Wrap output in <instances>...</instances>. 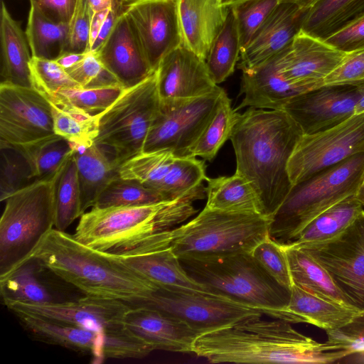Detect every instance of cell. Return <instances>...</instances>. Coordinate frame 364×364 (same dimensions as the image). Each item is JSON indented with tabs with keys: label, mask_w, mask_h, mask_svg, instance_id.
I'll return each instance as SVG.
<instances>
[{
	"label": "cell",
	"mask_w": 364,
	"mask_h": 364,
	"mask_svg": "<svg viewBox=\"0 0 364 364\" xmlns=\"http://www.w3.org/2000/svg\"><path fill=\"white\" fill-rule=\"evenodd\" d=\"M239 114L232 108L224 91L213 117L192 148L191 156H200L204 161H211L225 142L230 139Z\"/></svg>",
	"instance_id": "cell-40"
},
{
	"label": "cell",
	"mask_w": 364,
	"mask_h": 364,
	"mask_svg": "<svg viewBox=\"0 0 364 364\" xmlns=\"http://www.w3.org/2000/svg\"><path fill=\"white\" fill-rule=\"evenodd\" d=\"M159 309L186 322L200 335L225 328L259 309L221 295L188 289L155 285L149 297L134 306Z\"/></svg>",
	"instance_id": "cell-13"
},
{
	"label": "cell",
	"mask_w": 364,
	"mask_h": 364,
	"mask_svg": "<svg viewBox=\"0 0 364 364\" xmlns=\"http://www.w3.org/2000/svg\"><path fill=\"white\" fill-rule=\"evenodd\" d=\"M278 4L277 0H247L230 7L237 18L241 50Z\"/></svg>",
	"instance_id": "cell-46"
},
{
	"label": "cell",
	"mask_w": 364,
	"mask_h": 364,
	"mask_svg": "<svg viewBox=\"0 0 364 364\" xmlns=\"http://www.w3.org/2000/svg\"><path fill=\"white\" fill-rule=\"evenodd\" d=\"M109 9L100 11L98 12L91 13L90 28V51L92 45L93 44L99 34L102 25L105 19L106 18L107 14L109 13Z\"/></svg>",
	"instance_id": "cell-54"
},
{
	"label": "cell",
	"mask_w": 364,
	"mask_h": 364,
	"mask_svg": "<svg viewBox=\"0 0 364 364\" xmlns=\"http://www.w3.org/2000/svg\"><path fill=\"white\" fill-rule=\"evenodd\" d=\"M263 268L282 287L291 290L293 285L289 262L282 244L267 237L251 252Z\"/></svg>",
	"instance_id": "cell-47"
},
{
	"label": "cell",
	"mask_w": 364,
	"mask_h": 364,
	"mask_svg": "<svg viewBox=\"0 0 364 364\" xmlns=\"http://www.w3.org/2000/svg\"><path fill=\"white\" fill-rule=\"evenodd\" d=\"M1 82L33 87L30 62L32 55L26 31L13 18L6 4L0 11Z\"/></svg>",
	"instance_id": "cell-28"
},
{
	"label": "cell",
	"mask_w": 364,
	"mask_h": 364,
	"mask_svg": "<svg viewBox=\"0 0 364 364\" xmlns=\"http://www.w3.org/2000/svg\"><path fill=\"white\" fill-rule=\"evenodd\" d=\"M247 316L234 324L200 335L192 353L211 363H338L349 355L336 343H321L279 318Z\"/></svg>",
	"instance_id": "cell-2"
},
{
	"label": "cell",
	"mask_w": 364,
	"mask_h": 364,
	"mask_svg": "<svg viewBox=\"0 0 364 364\" xmlns=\"http://www.w3.org/2000/svg\"><path fill=\"white\" fill-rule=\"evenodd\" d=\"M240 50L237 21L233 10L230 8L224 25L215 38L205 59L208 73L215 84L224 82L234 73Z\"/></svg>",
	"instance_id": "cell-36"
},
{
	"label": "cell",
	"mask_w": 364,
	"mask_h": 364,
	"mask_svg": "<svg viewBox=\"0 0 364 364\" xmlns=\"http://www.w3.org/2000/svg\"><path fill=\"white\" fill-rule=\"evenodd\" d=\"M355 319L364 322V311L359 312L355 317Z\"/></svg>",
	"instance_id": "cell-62"
},
{
	"label": "cell",
	"mask_w": 364,
	"mask_h": 364,
	"mask_svg": "<svg viewBox=\"0 0 364 364\" xmlns=\"http://www.w3.org/2000/svg\"><path fill=\"white\" fill-rule=\"evenodd\" d=\"M170 230L156 233L132 250L117 255L105 254L156 286L212 293L185 271L171 249Z\"/></svg>",
	"instance_id": "cell-20"
},
{
	"label": "cell",
	"mask_w": 364,
	"mask_h": 364,
	"mask_svg": "<svg viewBox=\"0 0 364 364\" xmlns=\"http://www.w3.org/2000/svg\"><path fill=\"white\" fill-rule=\"evenodd\" d=\"M77 167L81 195L82 210L84 213L95 203L105 187L119 176V166L114 158L96 144L87 147H73Z\"/></svg>",
	"instance_id": "cell-29"
},
{
	"label": "cell",
	"mask_w": 364,
	"mask_h": 364,
	"mask_svg": "<svg viewBox=\"0 0 364 364\" xmlns=\"http://www.w3.org/2000/svg\"><path fill=\"white\" fill-rule=\"evenodd\" d=\"M55 228L65 231L83 214L77 167L73 154L55 175Z\"/></svg>",
	"instance_id": "cell-38"
},
{
	"label": "cell",
	"mask_w": 364,
	"mask_h": 364,
	"mask_svg": "<svg viewBox=\"0 0 364 364\" xmlns=\"http://www.w3.org/2000/svg\"><path fill=\"white\" fill-rule=\"evenodd\" d=\"M87 53L65 52L55 60L65 70H67L81 61Z\"/></svg>",
	"instance_id": "cell-55"
},
{
	"label": "cell",
	"mask_w": 364,
	"mask_h": 364,
	"mask_svg": "<svg viewBox=\"0 0 364 364\" xmlns=\"http://www.w3.org/2000/svg\"><path fill=\"white\" fill-rule=\"evenodd\" d=\"M183 45L205 60L230 8L223 0H176Z\"/></svg>",
	"instance_id": "cell-26"
},
{
	"label": "cell",
	"mask_w": 364,
	"mask_h": 364,
	"mask_svg": "<svg viewBox=\"0 0 364 364\" xmlns=\"http://www.w3.org/2000/svg\"><path fill=\"white\" fill-rule=\"evenodd\" d=\"M155 72L160 100L197 97L218 87L205 60L183 45L166 54Z\"/></svg>",
	"instance_id": "cell-22"
},
{
	"label": "cell",
	"mask_w": 364,
	"mask_h": 364,
	"mask_svg": "<svg viewBox=\"0 0 364 364\" xmlns=\"http://www.w3.org/2000/svg\"><path fill=\"white\" fill-rule=\"evenodd\" d=\"M346 54L301 29L282 53V74L291 85L304 92L323 86L324 79Z\"/></svg>",
	"instance_id": "cell-21"
},
{
	"label": "cell",
	"mask_w": 364,
	"mask_h": 364,
	"mask_svg": "<svg viewBox=\"0 0 364 364\" xmlns=\"http://www.w3.org/2000/svg\"><path fill=\"white\" fill-rule=\"evenodd\" d=\"M224 91L218 86L197 97L160 100L142 151L167 150L178 157H192L191 149L213 117Z\"/></svg>",
	"instance_id": "cell-10"
},
{
	"label": "cell",
	"mask_w": 364,
	"mask_h": 364,
	"mask_svg": "<svg viewBox=\"0 0 364 364\" xmlns=\"http://www.w3.org/2000/svg\"><path fill=\"white\" fill-rule=\"evenodd\" d=\"M247 0H223V4L227 7H232Z\"/></svg>",
	"instance_id": "cell-61"
},
{
	"label": "cell",
	"mask_w": 364,
	"mask_h": 364,
	"mask_svg": "<svg viewBox=\"0 0 364 364\" xmlns=\"http://www.w3.org/2000/svg\"><path fill=\"white\" fill-rule=\"evenodd\" d=\"M6 306L16 315L34 316L106 333L126 329V316L132 307L120 300L87 295L75 301L12 303Z\"/></svg>",
	"instance_id": "cell-18"
},
{
	"label": "cell",
	"mask_w": 364,
	"mask_h": 364,
	"mask_svg": "<svg viewBox=\"0 0 364 364\" xmlns=\"http://www.w3.org/2000/svg\"><path fill=\"white\" fill-rule=\"evenodd\" d=\"M68 75L83 88H97L122 85L101 63L97 55L88 52L74 66L65 70Z\"/></svg>",
	"instance_id": "cell-48"
},
{
	"label": "cell",
	"mask_w": 364,
	"mask_h": 364,
	"mask_svg": "<svg viewBox=\"0 0 364 364\" xmlns=\"http://www.w3.org/2000/svg\"><path fill=\"white\" fill-rule=\"evenodd\" d=\"M298 247L327 270L354 309L364 311V210L334 239Z\"/></svg>",
	"instance_id": "cell-15"
},
{
	"label": "cell",
	"mask_w": 364,
	"mask_h": 364,
	"mask_svg": "<svg viewBox=\"0 0 364 364\" xmlns=\"http://www.w3.org/2000/svg\"><path fill=\"white\" fill-rule=\"evenodd\" d=\"M171 200L140 182L116 176L98 196L93 207L136 206Z\"/></svg>",
	"instance_id": "cell-42"
},
{
	"label": "cell",
	"mask_w": 364,
	"mask_h": 364,
	"mask_svg": "<svg viewBox=\"0 0 364 364\" xmlns=\"http://www.w3.org/2000/svg\"><path fill=\"white\" fill-rule=\"evenodd\" d=\"M336 48L349 53L364 48V14L324 39Z\"/></svg>",
	"instance_id": "cell-51"
},
{
	"label": "cell",
	"mask_w": 364,
	"mask_h": 364,
	"mask_svg": "<svg viewBox=\"0 0 364 364\" xmlns=\"http://www.w3.org/2000/svg\"><path fill=\"white\" fill-rule=\"evenodd\" d=\"M16 316L36 339L77 352L87 353L97 360L143 358L154 350L151 346L127 328L106 333L34 316Z\"/></svg>",
	"instance_id": "cell-11"
},
{
	"label": "cell",
	"mask_w": 364,
	"mask_h": 364,
	"mask_svg": "<svg viewBox=\"0 0 364 364\" xmlns=\"http://www.w3.org/2000/svg\"><path fill=\"white\" fill-rule=\"evenodd\" d=\"M95 54L124 88L136 85L154 73L134 29L123 13Z\"/></svg>",
	"instance_id": "cell-23"
},
{
	"label": "cell",
	"mask_w": 364,
	"mask_h": 364,
	"mask_svg": "<svg viewBox=\"0 0 364 364\" xmlns=\"http://www.w3.org/2000/svg\"><path fill=\"white\" fill-rule=\"evenodd\" d=\"M355 198L360 202V203L364 206V175L361 183L355 194Z\"/></svg>",
	"instance_id": "cell-60"
},
{
	"label": "cell",
	"mask_w": 364,
	"mask_h": 364,
	"mask_svg": "<svg viewBox=\"0 0 364 364\" xmlns=\"http://www.w3.org/2000/svg\"><path fill=\"white\" fill-rule=\"evenodd\" d=\"M204 161L178 157L167 150L141 151L122 164L118 172L123 178L135 180L164 195L169 200L194 196L205 198Z\"/></svg>",
	"instance_id": "cell-12"
},
{
	"label": "cell",
	"mask_w": 364,
	"mask_h": 364,
	"mask_svg": "<svg viewBox=\"0 0 364 364\" xmlns=\"http://www.w3.org/2000/svg\"><path fill=\"white\" fill-rule=\"evenodd\" d=\"M364 85V48L346 53L341 63L323 80V85Z\"/></svg>",
	"instance_id": "cell-50"
},
{
	"label": "cell",
	"mask_w": 364,
	"mask_h": 364,
	"mask_svg": "<svg viewBox=\"0 0 364 364\" xmlns=\"http://www.w3.org/2000/svg\"><path fill=\"white\" fill-rule=\"evenodd\" d=\"M122 10L154 71L166 54L183 45L176 0H123Z\"/></svg>",
	"instance_id": "cell-17"
},
{
	"label": "cell",
	"mask_w": 364,
	"mask_h": 364,
	"mask_svg": "<svg viewBox=\"0 0 364 364\" xmlns=\"http://www.w3.org/2000/svg\"><path fill=\"white\" fill-rule=\"evenodd\" d=\"M282 245L287 254L293 284L330 300L352 307L327 270L309 253L303 248L288 243Z\"/></svg>",
	"instance_id": "cell-32"
},
{
	"label": "cell",
	"mask_w": 364,
	"mask_h": 364,
	"mask_svg": "<svg viewBox=\"0 0 364 364\" xmlns=\"http://www.w3.org/2000/svg\"><path fill=\"white\" fill-rule=\"evenodd\" d=\"M115 0H87L92 13L111 8Z\"/></svg>",
	"instance_id": "cell-56"
},
{
	"label": "cell",
	"mask_w": 364,
	"mask_h": 364,
	"mask_svg": "<svg viewBox=\"0 0 364 364\" xmlns=\"http://www.w3.org/2000/svg\"><path fill=\"white\" fill-rule=\"evenodd\" d=\"M160 106L156 72L125 88L105 111L98 114L95 144L109 153L120 166L141 153Z\"/></svg>",
	"instance_id": "cell-9"
},
{
	"label": "cell",
	"mask_w": 364,
	"mask_h": 364,
	"mask_svg": "<svg viewBox=\"0 0 364 364\" xmlns=\"http://www.w3.org/2000/svg\"><path fill=\"white\" fill-rule=\"evenodd\" d=\"M29 258L87 296L114 299L131 306L146 300L155 284L137 276L105 253L53 228Z\"/></svg>",
	"instance_id": "cell-3"
},
{
	"label": "cell",
	"mask_w": 364,
	"mask_h": 364,
	"mask_svg": "<svg viewBox=\"0 0 364 364\" xmlns=\"http://www.w3.org/2000/svg\"><path fill=\"white\" fill-rule=\"evenodd\" d=\"M55 176L37 180L6 200L0 220V276L27 260L55 228Z\"/></svg>",
	"instance_id": "cell-7"
},
{
	"label": "cell",
	"mask_w": 364,
	"mask_h": 364,
	"mask_svg": "<svg viewBox=\"0 0 364 364\" xmlns=\"http://www.w3.org/2000/svg\"><path fill=\"white\" fill-rule=\"evenodd\" d=\"M361 87L362 92L355 105L354 114L364 112V85H362Z\"/></svg>",
	"instance_id": "cell-59"
},
{
	"label": "cell",
	"mask_w": 364,
	"mask_h": 364,
	"mask_svg": "<svg viewBox=\"0 0 364 364\" xmlns=\"http://www.w3.org/2000/svg\"><path fill=\"white\" fill-rule=\"evenodd\" d=\"M279 3H288L297 6L306 12L319 0H277Z\"/></svg>",
	"instance_id": "cell-57"
},
{
	"label": "cell",
	"mask_w": 364,
	"mask_h": 364,
	"mask_svg": "<svg viewBox=\"0 0 364 364\" xmlns=\"http://www.w3.org/2000/svg\"><path fill=\"white\" fill-rule=\"evenodd\" d=\"M363 210L355 195L348 196L312 219L288 243L299 247L333 240L343 232Z\"/></svg>",
	"instance_id": "cell-31"
},
{
	"label": "cell",
	"mask_w": 364,
	"mask_h": 364,
	"mask_svg": "<svg viewBox=\"0 0 364 364\" xmlns=\"http://www.w3.org/2000/svg\"><path fill=\"white\" fill-rule=\"evenodd\" d=\"M288 310L325 331L343 326L359 313L353 308L319 296L293 284Z\"/></svg>",
	"instance_id": "cell-30"
},
{
	"label": "cell",
	"mask_w": 364,
	"mask_h": 364,
	"mask_svg": "<svg viewBox=\"0 0 364 364\" xmlns=\"http://www.w3.org/2000/svg\"><path fill=\"white\" fill-rule=\"evenodd\" d=\"M196 200L194 196H186L144 205L92 207L80 216L73 235L98 252L122 254L195 215Z\"/></svg>",
	"instance_id": "cell-5"
},
{
	"label": "cell",
	"mask_w": 364,
	"mask_h": 364,
	"mask_svg": "<svg viewBox=\"0 0 364 364\" xmlns=\"http://www.w3.org/2000/svg\"><path fill=\"white\" fill-rule=\"evenodd\" d=\"M126 328L154 350L192 353L200 334L184 321L157 309L132 306L125 318Z\"/></svg>",
	"instance_id": "cell-24"
},
{
	"label": "cell",
	"mask_w": 364,
	"mask_h": 364,
	"mask_svg": "<svg viewBox=\"0 0 364 364\" xmlns=\"http://www.w3.org/2000/svg\"><path fill=\"white\" fill-rule=\"evenodd\" d=\"M304 14L294 4L279 3L240 51L237 68L252 69L286 49L301 30Z\"/></svg>",
	"instance_id": "cell-25"
},
{
	"label": "cell",
	"mask_w": 364,
	"mask_h": 364,
	"mask_svg": "<svg viewBox=\"0 0 364 364\" xmlns=\"http://www.w3.org/2000/svg\"><path fill=\"white\" fill-rule=\"evenodd\" d=\"M282 53L252 69L242 72L241 92L244 98L238 109L247 107L282 109L291 98L303 92L284 78Z\"/></svg>",
	"instance_id": "cell-27"
},
{
	"label": "cell",
	"mask_w": 364,
	"mask_h": 364,
	"mask_svg": "<svg viewBox=\"0 0 364 364\" xmlns=\"http://www.w3.org/2000/svg\"><path fill=\"white\" fill-rule=\"evenodd\" d=\"M19 147L30 162L36 181L55 176L65 161L73 154L70 142L56 134Z\"/></svg>",
	"instance_id": "cell-41"
},
{
	"label": "cell",
	"mask_w": 364,
	"mask_h": 364,
	"mask_svg": "<svg viewBox=\"0 0 364 364\" xmlns=\"http://www.w3.org/2000/svg\"><path fill=\"white\" fill-rule=\"evenodd\" d=\"M361 152H364V112L329 129L303 134L288 163L290 181L294 186Z\"/></svg>",
	"instance_id": "cell-14"
},
{
	"label": "cell",
	"mask_w": 364,
	"mask_h": 364,
	"mask_svg": "<svg viewBox=\"0 0 364 364\" xmlns=\"http://www.w3.org/2000/svg\"><path fill=\"white\" fill-rule=\"evenodd\" d=\"M0 200L36 181L31 166L19 146L0 141Z\"/></svg>",
	"instance_id": "cell-43"
},
{
	"label": "cell",
	"mask_w": 364,
	"mask_h": 364,
	"mask_svg": "<svg viewBox=\"0 0 364 364\" xmlns=\"http://www.w3.org/2000/svg\"><path fill=\"white\" fill-rule=\"evenodd\" d=\"M303 135L298 124L282 109L248 107L239 114L230 139L235 173L252 186L260 213L272 219L293 185L288 163Z\"/></svg>",
	"instance_id": "cell-1"
},
{
	"label": "cell",
	"mask_w": 364,
	"mask_h": 364,
	"mask_svg": "<svg viewBox=\"0 0 364 364\" xmlns=\"http://www.w3.org/2000/svg\"><path fill=\"white\" fill-rule=\"evenodd\" d=\"M30 70L33 87L44 95H51L61 89L82 87L54 60L32 57Z\"/></svg>",
	"instance_id": "cell-45"
},
{
	"label": "cell",
	"mask_w": 364,
	"mask_h": 364,
	"mask_svg": "<svg viewBox=\"0 0 364 364\" xmlns=\"http://www.w3.org/2000/svg\"><path fill=\"white\" fill-rule=\"evenodd\" d=\"M124 89L120 85L97 88H66L45 96L52 105L61 109L96 116L111 106Z\"/></svg>",
	"instance_id": "cell-39"
},
{
	"label": "cell",
	"mask_w": 364,
	"mask_h": 364,
	"mask_svg": "<svg viewBox=\"0 0 364 364\" xmlns=\"http://www.w3.org/2000/svg\"><path fill=\"white\" fill-rule=\"evenodd\" d=\"M68 24L55 23L31 4L26 33L32 57L56 60L64 51Z\"/></svg>",
	"instance_id": "cell-37"
},
{
	"label": "cell",
	"mask_w": 364,
	"mask_h": 364,
	"mask_svg": "<svg viewBox=\"0 0 364 364\" xmlns=\"http://www.w3.org/2000/svg\"><path fill=\"white\" fill-rule=\"evenodd\" d=\"M361 85H323L300 93L284 106L303 134L329 129L354 114Z\"/></svg>",
	"instance_id": "cell-19"
},
{
	"label": "cell",
	"mask_w": 364,
	"mask_h": 364,
	"mask_svg": "<svg viewBox=\"0 0 364 364\" xmlns=\"http://www.w3.org/2000/svg\"><path fill=\"white\" fill-rule=\"evenodd\" d=\"M187 274L213 294L261 310L264 315L304 323L290 312V291L280 285L251 252L178 257Z\"/></svg>",
	"instance_id": "cell-4"
},
{
	"label": "cell",
	"mask_w": 364,
	"mask_h": 364,
	"mask_svg": "<svg viewBox=\"0 0 364 364\" xmlns=\"http://www.w3.org/2000/svg\"><path fill=\"white\" fill-rule=\"evenodd\" d=\"M122 1L123 0H115L109 9V13L102 25L99 34L90 48L91 52L96 53L109 36L117 21L122 14Z\"/></svg>",
	"instance_id": "cell-53"
},
{
	"label": "cell",
	"mask_w": 364,
	"mask_h": 364,
	"mask_svg": "<svg viewBox=\"0 0 364 364\" xmlns=\"http://www.w3.org/2000/svg\"><path fill=\"white\" fill-rule=\"evenodd\" d=\"M55 134L51 105L34 87L0 84V141L25 146Z\"/></svg>",
	"instance_id": "cell-16"
},
{
	"label": "cell",
	"mask_w": 364,
	"mask_h": 364,
	"mask_svg": "<svg viewBox=\"0 0 364 364\" xmlns=\"http://www.w3.org/2000/svg\"><path fill=\"white\" fill-rule=\"evenodd\" d=\"M364 363V351L351 353L341 360L338 363Z\"/></svg>",
	"instance_id": "cell-58"
},
{
	"label": "cell",
	"mask_w": 364,
	"mask_h": 364,
	"mask_svg": "<svg viewBox=\"0 0 364 364\" xmlns=\"http://www.w3.org/2000/svg\"><path fill=\"white\" fill-rule=\"evenodd\" d=\"M270 221L258 213L205 206L192 220L170 230L171 247L178 257L252 252L269 236Z\"/></svg>",
	"instance_id": "cell-8"
},
{
	"label": "cell",
	"mask_w": 364,
	"mask_h": 364,
	"mask_svg": "<svg viewBox=\"0 0 364 364\" xmlns=\"http://www.w3.org/2000/svg\"><path fill=\"white\" fill-rule=\"evenodd\" d=\"M91 10L87 0H77L68 31L63 53L90 52Z\"/></svg>",
	"instance_id": "cell-49"
},
{
	"label": "cell",
	"mask_w": 364,
	"mask_h": 364,
	"mask_svg": "<svg viewBox=\"0 0 364 364\" xmlns=\"http://www.w3.org/2000/svg\"><path fill=\"white\" fill-rule=\"evenodd\" d=\"M206 181L205 207L227 212L261 214L255 191L239 174L208 178Z\"/></svg>",
	"instance_id": "cell-33"
},
{
	"label": "cell",
	"mask_w": 364,
	"mask_h": 364,
	"mask_svg": "<svg viewBox=\"0 0 364 364\" xmlns=\"http://www.w3.org/2000/svg\"><path fill=\"white\" fill-rule=\"evenodd\" d=\"M40 267L36 260L28 258L8 274L0 276V294L5 306L12 303L45 304L55 301L38 279Z\"/></svg>",
	"instance_id": "cell-35"
},
{
	"label": "cell",
	"mask_w": 364,
	"mask_h": 364,
	"mask_svg": "<svg viewBox=\"0 0 364 364\" xmlns=\"http://www.w3.org/2000/svg\"><path fill=\"white\" fill-rule=\"evenodd\" d=\"M50 105L56 134L69 141L72 146L88 147L94 144L98 133V115L61 109Z\"/></svg>",
	"instance_id": "cell-44"
},
{
	"label": "cell",
	"mask_w": 364,
	"mask_h": 364,
	"mask_svg": "<svg viewBox=\"0 0 364 364\" xmlns=\"http://www.w3.org/2000/svg\"><path fill=\"white\" fill-rule=\"evenodd\" d=\"M77 0H30L46 18L58 23L68 24Z\"/></svg>",
	"instance_id": "cell-52"
},
{
	"label": "cell",
	"mask_w": 364,
	"mask_h": 364,
	"mask_svg": "<svg viewBox=\"0 0 364 364\" xmlns=\"http://www.w3.org/2000/svg\"><path fill=\"white\" fill-rule=\"evenodd\" d=\"M364 14V0H319L307 10L301 29L325 39Z\"/></svg>",
	"instance_id": "cell-34"
},
{
	"label": "cell",
	"mask_w": 364,
	"mask_h": 364,
	"mask_svg": "<svg viewBox=\"0 0 364 364\" xmlns=\"http://www.w3.org/2000/svg\"><path fill=\"white\" fill-rule=\"evenodd\" d=\"M363 175L361 152L294 185L271 219L269 237L282 244L291 242L321 213L355 195Z\"/></svg>",
	"instance_id": "cell-6"
}]
</instances>
